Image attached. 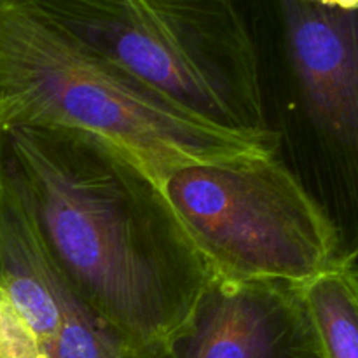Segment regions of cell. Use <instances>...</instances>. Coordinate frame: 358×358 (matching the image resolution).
Masks as SVG:
<instances>
[{
    "instance_id": "7",
    "label": "cell",
    "mask_w": 358,
    "mask_h": 358,
    "mask_svg": "<svg viewBox=\"0 0 358 358\" xmlns=\"http://www.w3.org/2000/svg\"><path fill=\"white\" fill-rule=\"evenodd\" d=\"M170 358H325L304 287L213 276Z\"/></svg>"
},
{
    "instance_id": "6",
    "label": "cell",
    "mask_w": 358,
    "mask_h": 358,
    "mask_svg": "<svg viewBox=\"0 0 358 358\" xmlns=\"http://www.w3.org/2000/svg\"><path fill=\"white\" fill-rule=\"evenodd\" d=\"M0 358H157L133 348L70 289L2 180Z\"/></svg>"
},
{
    "instance_id": "1",
    "label": "cell",
    "mask_w": 358,
    "mask_h": 358,
    "mask_svg": "<svg viewBox=\"0 0 358 358\" xmlns=\"http://www.w3.org/2000/svg\"><path fill=\"white\" fill-rule=\"evenodd\" d=\"M0 180L70 289L140 353L170 357L213 273L150 168L94 133L13 128Z\"/></svg>"
},
{
    "instance_id": "5",
    "label": "cell",
    "mask_w": 358,
    "mask_h": 358,
    "mask_svg": "<svg viewBox=\"0 0 358 358\" xmlns=\"http://www.w3.org/2000/svg\"><path fill=\"white\" fill-rule=\"evenodd\" d=\"M159 182L213 276L304 287L338 268L334 231L280 150L178 164Z\"/></svg>"
},
{
    "instance_id": "8",
    "label": "cell",
    "mask_w": 358,
    "mask_h": 358,
    "mask_svg": "<svg viewBox=\"0 0 358 358\" xmlns=\"http://www.w3.org/2000/svg\"><path fill=\"white\" fill-rule=\"evenodd\" d=\"M325 358H358V271L332 268L304 285Z\"/></svg>"
},
{
    "instance_id": "9",
    "label": "cell",
    "mask_w": 358,
    "mask_h": 358,
    "mask_svg": "<svg viewBox=\"0 0 358 358\" xmlns=\"http://www.w3.org/2000/svg\"><path fill=\"white\" fill-rule=\"evenodd\" d=\"M355 268H357V271H358V266H355Z\"/></svg>"
},
{
    "instance_id": "3",
    "label": "cell",
    "mask_w": 358,
    "mask_h": 358,
    "mask_svg": "<svg viewBox=\"0 0 358 358\" xmlns=\"http://www.w3.org/2000/svg\"><path fill=\"white\" fill-rule=\"evenodd\" d=\"M48 20L196 117L280 147L238 0H30Z\"/></svg>"
},
{
    "instance_id": "4",
    "label": "cell",
    "mask_w": 358,
    "mask_h": 358,
    "mask_svg": "<svg viewBox=\"0 0 358 358\" xmlns=\"http://www.w3.org/2000/svg\"><path fill=\"white\" fill-rule=\"evenodd\" d=\"M275 30L287 166L331 224L336 266H358V6L238 0Z\"/></svg>"
},
{
    "instance_id": "2",
    "label": "cell",
    "mask_w": 358,
    "mask_h": 358,
    "mask_svg": "<svg viewBox=\"0 0 358 358\" xmlns=\"http://www.w3.org/2000/svg\"><path fill=\"white\" fill-rule=\"evenodd\" d=\"M13 128L94 133L135 154L159 180L178 164L280 150L192 115L30 0H0V131Z\"/></svg>"
}]
</instances>
